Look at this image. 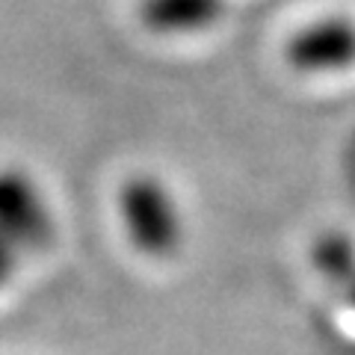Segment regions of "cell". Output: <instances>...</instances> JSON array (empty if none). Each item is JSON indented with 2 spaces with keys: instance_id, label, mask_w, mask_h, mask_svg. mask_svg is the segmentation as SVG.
Returning a JSON list of instances; mask_svg holds the SVG:
<instances>
[{
  "instance_id": "cell-4",
  "label": "cell",
  "mask_w": 355,
  "mask_h": 355,
  "mask_svg": "<svg viewBox=\"0 0 355 355\" xmlns=\"http://www.w3.org/2000/svg\"><path fill=\"white\" fill-rule=\"evenodd\" d=\"M225 15V0H142L139 18L157 36H196Z\"/></svg>"
},
{
  "instance_id": "cell-3",
  "label": "cell",
  "mask_w": 355,
  "mask_h": 355,
  "mask_svg": "<svg viewBox=\"0 0 355 355\" xmlns=\"http://www.w3.org/2000/svg\"><path fill=\"white\" fill-rule=\"evenodd\" d=\"M287 62L302 74H335L355 65V21L343 15L311 21L287 42Z\"/></svg>"
},
{
  "instance_id": "cell-1",
  "label": "cell",
  "mask_w": 355,
  "mask_h": 355,
  "mask_svg": "<svg viewBox=\"0 0 355 355\" xmlns=\"http://www.w3.org/2000/svg\"><path fill=\"white\" fill-rule=\"evenodd\" d=\"M121 214L133 243L146 252H169L178 243V210L169 190L148 175L130 178L121 190Z\"/></svg>"
},
{
  "instance_id": "cell-2",
  "label": "cell",
  "mask_w": 355,
  "mask_h": 355,
  "mask_svg": "<svg viewBox=\"0 0 355 355\" xmlns=\"http://www.w3.org/2000/svg\"><path fill=\"white\" fill-rule=\"evenodd\" d=\"M48 205L33 184V178L18 169H0V237L18 252H33L51 240Z\"/></svg>"
},
{
  "instance_id": "cell-5",
  "label": "cell",
  "mask_w": 355,
  "mask_h": 355,
  "mask_svg": "<svg viewBox=\"0 0 355 355\" xmlns=\"http://www.w3.org/2000/svg\"><path fill=\"white\" fill-rule=\"evenodd\" d=\"M18 249L12 246L9 240H3L0 237V287H3V282L12 275V270H15V263H18Z\"/></svg>"
}]
</instances>
